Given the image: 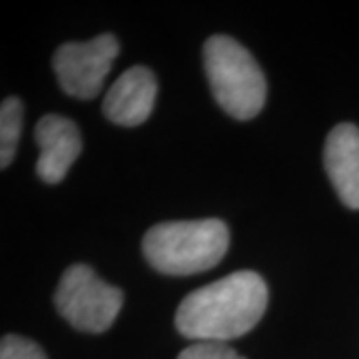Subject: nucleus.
Instances as JSON below:
<instances>
[{
	"label": "nucleus",
	"mask_w": 359,
	"mask_h": 359,
	"mask_svg": "<svg viewBox=\"0 0 359 359\" xmlns=\"http://www.w3.org/2000/svg\"><path fill=\"white\" fill-rule=\"evenodd\" d=\"M178 359H244L236 349H231L228 344L219 341H196L188 346Z\"/></svg>",
	"instance_id": "11"
},
{
	"label": "nucleus",
	"mask_w": 359,
	"mask_h": 359,
	"mask_svg": "<svg viewBox=\"0 0 359 359\" xmlns=\"http://www.w3.org/2000/svg\"><path fill=\"white\" fill-rule=\"evenodd\" d=\"M268 308V285L256 271H236L188 294L176 311V327L192 341H219L252 332Z\"/></svg>",
	"instance_id": "1"
},
{
	"label": "nucleus",
	"mask_w": 359,
	"mask_h": 359,
	"mask_svg": "<svg viewBox=\"0 0 359 359\" xmlns=\"http://www.w3.org/2000/svg\"><path fill=\"white\" fill-rule=\"evenodd\" d=\"M156 92L158 84L148 68H128L108 90L102 104L104 116L120 126H140L154 110Z\"/></svg>",
	"instance_id": "7"
},
{
	"label": "nucleus",
	"mask_w": 359,
	"mask_h": 359,
	"mask_svg": "<svg viewBox=\"0 0 359 359\" xmlns=\"http://www.w3.org/2000/svg\"><path fill=\"white\" fill-rule=\"evenodd\" d=\"M118 50V40L112 34L62 44L54 54V72L62 90L80 100L98 96Z\"/></svg>",
	"instance_id": "5"
},
{
	"label": "nucleus",
	"mask_w": 359,
	"mask_h": 359,
	"mask_svg": "<svg viewBox=\"0 0 359 359\" xmlns=\"http://www.w3.org/2000/svg\"><path fill=\"white\" fill-rule=\"evenodd\" d=\"M204 66L214 98L231 118L250 120L259 114L266 102V78L238 40L212 36L204 46Z\"/></svg>",
	"instance_id": "3"
},
{
	"label": "nucleus",
	"mask_w": 359,
	"mask_h": 359,
	"mask_svg": "<svg viewBox=\"0 0 359 359\" xmlns=\"http://www.w3.org/2000/svg\"><path fill=\"white\" fill-rule=\"evenodd\" d=\"M20 132H22V102L11 96L0 106V166L2 168H8V164L14 160Z\"/></svg>",
	"instance_id": "9"
},
{
	"label": "nucleus",
	"mask_w": 359,
	"mask_h": 359,
	"mask_svg": "<svg viewBox=\"0 0 359 359\" xmlns=\"http://www.w3.org/2000/svg\"><path fill=\"white\" fill-rule=\"evenodd\" d=\"M40 148L36 172L46 184H58L82 152V138L78 126L65 116L48 114L40 118L34 128Z\"/></svg>",
	"instance_id": "6"
},
{
	"label": "nucleus",
	"mask_w": 359,
	"mask_h": 359,
	"mask_svg": "<svg viewBox=\"0 0 359 359\" xmlns=\"http://www.w3.org/2000/svg\"><path fill=\"white\" fill-rule=\"evenodd\" d=\"M230 230L222 219L166 222L146 231L142 250L148 264L166 276H192L226 256Z\"/></svg>",
	"instance_id": "2"
},
{
	"label": "nucleus",
	"mask_w": 359,
	"mask_h": 359,
	"mask_svg": "<svg viewBox=\"0 0 359 359\" xmlns=\"http://www.w3.org/2000/svg\"><path fill=\"white\" fill-rule=\"evenodd\" d=\"M54 304L72 327L88 334H102L118 318L124 294L100 280L92 268L74 264L66 269L58 283Z\"/></svg>",
	"instance_id": "4"
},
{
	"label": "nucleus",
	"mask_w": 359,
	"mask_h": 359,
	"mask_svg": "<svg viewBox=\"0 0 359 359\" xmlns=\"http://www.w3.org/2000/svg\"><path fill=\"white\" fill-rule=\"evenodd\" d=\"M0 359H46L34 341L20 335H4L0 344Z\"/></svg>",
	"instance_id": "10"
},
{
	"label": "nucleus",
	"mask_w": 359,
	"mask_h": 359,
	"mask_svg": "<svg viewBox=\"0 0 359 359\" xmlns=\"http://www.w3.org/2000/svg\"><path fill=\"white\" fill-rule=\"evenodd\" d=\"M323 162L339 200L359 210V128L353 124H337L327 140Z\"/></svg>",
	"instance_id": "8"
}]
</instances>
